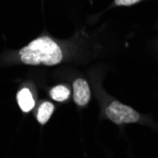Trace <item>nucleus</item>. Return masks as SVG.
<instances>
[{
    "instance_id": "f257e3e1",
    "label": "nucleus",
    "mask_w": 158,
    "mask_h": 158,
    "mask_svg": "<svg viewBox=\"0 0 158 158\" xmlns=\"http://www.w3.org/2000/svg\"><path fill=\"white\" fill-rule=\"evenodd\" d=\"M20 59L31 65H55L63 59L61 48L51 38L44 36L31 42L19 51Z\"/></svg>"
},
{
    "instance_id": "f03ea898",
    "label": "nucleus",
    "mask_w": 158,
    "mask_h": 158,
    "mask_svg": "<svg viewBox=\"0 0 158 158\" xmlns=\"http://www.w3.org/2000/svg\"><path fill=\"white\" fill-rule=\"evenodd\" d=\"M105 113L107 118L116 124L135 123L139 120V114L135 109L117 100L110 103Z\"/></svg>"
},
{
    "instance_id": "7ed1b4c3",
    "label": "nucleus",
    "mask_w": 158,
    "mask_h": 158,
    "mask_svg": "<svg viewBox=\"0 0 158 158\" xmlns=\"http://www.w3.org/2000/svg\"><path fill=\"white\" fill-rule=\"evenodd\" d=\"M73 89H74V95L73 98L75 102L79 106H84L88 103L91 92L89 85L85 80L78 79L73 83Z\"/></svg>"
},
{
    "instance_id": "20e7f679",
    "label": "nucleus",
    "mask_w": 158,
    "mask_h": 158,
    "mask_svg": "<svg viewBox=\"0 0 158 158\" xmlns=\"http://www.w3.org/2000/svg\"><path fill=\"white\" fill-rule=\"evenodd\" d=\"M17 102L23 112H30L35 105L31 92L27 88L21 89L17 94Z\"/></svg>"
},
{
    "instance_id": "39448f33",
    "label": "nucleus",
    "mask_w": 158,
    "mask_h": 158,
    "mask_svg": "<svg viewBox=\"0 0 158 158\" xmlns=\"http://www.w3.org/2000/svg\"><path fill=\"white\" fill-rule=\"evenodd\" d=\"M53 111H54V105L51 102H46L43 103L40 106L38 110V114H37V120L39 121V123L41 124L47 123L50 116L52 114Z\"/></svg>"
},
{
    "instance_id": "423d86ee",
    "label": "nucleus",
    "mask_w": 158,
    "mask_h": 158,
    "mask_svg": "<svg viewBox=\"0 0 158 158\" xmlns=\"http://www.w3.org/2000/svg\"><path fill=\"white\" fill-rule=\"evenodd\" d=\"M70 91L64 85H58L50 90V97L56 102H64L69 98Z\"/></svg>"
},
{
    "instance_id": "0eeeda50",
    "label": "nucleus",
    "mask_w": 158,
    "mask_h": 158,
    "mask_svg": "<svg viewBox=\"0 0 158 158\" xmlns=\"http://www.w3.org/2000/svg\"><path fill=\"white\" fill-rule=\"evenodd\" d=\"M139 1L140 0H114V4L117 6H132Z\"/></svg>"
}]
</instances>
